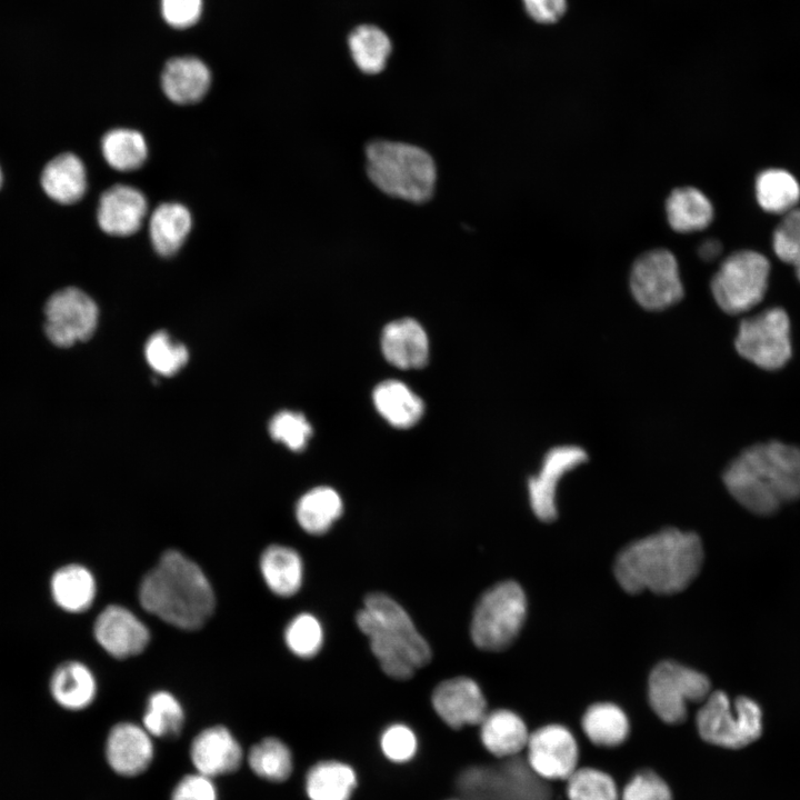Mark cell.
I'll list each match as a JSON object with an SVG mask.
<instances>
[{
    "label": "cell",
    "mask_w": 800,
    "mask_h": 800,
    "mask_svg": "<svg viewBox=\"0 0 800 800\" xmlns=\"http://www.w3.org/2000/svg\"><path fill=\"white\" fill-rule=\"evenodd\" d=\"M146 359L149 366L162 376H172L179 372L187 363L189 353L187 348L164 331L153 333L146 343Z\"/></svg>",
    "instance_id": "39"
},
{
    "label": "cell",
    "mask_w": 800,
    "mask_h": 800,
    "mask_svg": "<svg viewBox=\"0 0 800 800\" xmlns=\"http://www.w3.org/2000/svg\"><path fill=\"white\" fill-rule=\"evenodd\" d=\"M581 727L590 742L601 748L621 746L630 732L623 710L608 702L589 707L581 719Z\"/></svg>",
    "instance_id": "31"
},
{
    "label": "cell",
    "mask_w": 800,
    "mask_h": 800,
    "mask_svg": "<svg viewBox=\"0 0 800 800\" xmlns=\"http://www.w3.org/2000/svg\"><path fill=\"white\" fill-rule=\"evenodd\" d=\"M380 747L384 757L390 761L406 762L414 757L418 740L409 727L394 723L382 732Z\"/></svg>",
    "instance_id": "44"
},
{
    "label": "cell",
    "mask_w": 800,
    "mask_h": 800,
    "mask_svg": "<svg viewBox=\"0 0 800 800\" xmlns=\"http://www.w3.org/2000/svg\"><path fill=\"white\" fill-rule=\"evenodd\" d=\"M50 690L59 706L70 711H80L93 702L97 696V681L87 666L78 661H68L53 672Z\"/></svg>",
    "instance_id": "24"
},
{
    "label": "cell",
    "mask_w": 800,
    "mask_h": 800,
    "mask_svg": "<svg viewBox=\"0 0 800 800\" xmlns=\"http://www.w3.org/2000/svg\"><path fill=\"white\" fill-rule=\"evenodd\" d=\"M184 720L183 707L171 692L159 690L150 694L142 723L152 738L178 737L183 729Z\"/></svg>",
    "instance_id": "35"
},
{
    "label": "cell",
    "mask_w": 800,
    "mask_h": 800,
    "mask_svg": "<svg viewBox=\"0 0 800 800\" xmlns=\"http://www.w3.org/2000/svg\"><path fill=\"white\" fill-rule=\"evenodd\" d=\"M431 703L441 720L452 729L480 724L488 713L480 687L467 677L439 683L432 692Z\"/></svg>",
    "instance_id": "17"
},
{
    "label": "cell",
    "mask_w": 800,
    "mask_h": 800,
    "mask_svg": "<svg viewBox=\"0 0 800 800\" xmlns=\"http://www.w3.org/2000/svg\"><path fill=\"white\" fill-rule=\"evenodd\" d=\"M164 20L174 28H188L197 22L202 0H161Z\"/></svg>",
    "instance_id": "46"
},
{
    "label": "cell",
    "mask_w": 800,
    "mask_h": 800,
    "mask_svg": "<svg viewBox=\"0 0 800 800\" xmlns=\"http://www.w3.org/2000/svg\"><path fill=\"white\" fill-rule=\"evenodd\" d=\"M769 272L770 263L764 256L750 250L732 253L711 280L717 304L729 314L752 309L766 294Z\"/></svg>",
    "instance_id": "8"
},
{
    "label": "cell",
    "mask_w": 800,
    "mask_h": 800,
    "mask_svg": "<svg viewBox=\"0 0 800 800\" xmlns=\"http://www.w3.org/2000/svg\"><path fill=\"white\" fill-rule=\"evenodd\" d=\"M757 199L761 208L771 213L787 214L800 200V187L794 177L782 169L761 172L756 182Z\"/></svg>",
    "instance_id": "34"
},
{
    "label": "cell",
    "mask_w": 800,
    "mask_h": 800,
    "mask_svg": "<svg viewBox=\"0 0 800 800\" xmlns=\"http://www.w3.org/2000/svg\"><path fill=\"white\" fill-rule=\"evenodd\" d=\"M40 181L43 191L52 200L71 204L80 200L86 192V168L76 154L61 153L47 163Z\"/></svg>",
    "instance_id": "23"
},
{
    "label": "cell",
    "mask_w": 800,
    "mask_h": 800,
    "mask_svg": "<svg viewBox=\"0 0 800 800\" xmlns=\"http://www.w3.org/2000/svg\"><path fill=\"white\" fill-rule=\"evenodd\" d=\"M44 333L59 348L89 340L98 326L99 310L93 299L76 287L52 293L44 304Z\"/></svg>",
    "instance_id": "12"
},
{
    "label": "cell",
    "mask_w": 800,
    "mask_h": 800,
    "mask_svg": "<svg viewBox=\"0 0 800 800\" xmlns=\"http://www.w3.org/2000/svg\"><path fill=\"white\" fill-rule=\"evenodd\" d=\"M289 650L300 658H312L321 649L323 630L320 621L310 613L296 616L284 630Z\"/></svg>",
    "instance_id": "40"
},
{
    "label": "cell",
    "mask_w": 800,
    "mask_h": 800,
    "mask_svg": "<svg viewBox=\"0 0 800 800\" xmlns=\"http://www.w3.org/2000/svg\"><path fill=\"white\" fill-rule=\"evenodd\" d=\"M211 74L208 67L194 57H179L169 60L161 74L166 96L179 104L201 100L209 90Z\"/></svg>",
    "instance_id": "21"
},
{
    "label": "cell",
    "mask_w": 800,
    "mask_h": 800,
    "mask_svg": "<svg viewBox=\"0 0 800 800\" xmlns=\"http://www.w3.org/2000/svg\"><path fill=\"white\" fill-rule=\"evenodd\" d=\"M709 694L710 681L704 674L673 661L659 663L649 677V704L668 724L686 721L688 703L703 701Z\"/></svg>",
    "instance_id": "9"
},
{
    "label": "cell",
    "mask_w": 800,
    "mask_h": 800,
    "mask_svg": "<svg viewBox=\"0 0 800 800\" xmlns=\"http://www.w3.org/2000/svg\"><path fill=\"white\" fill-rule=\"evenodd\" d=\"M722 478L746 509L772 514L800 498V448L776 440L753 444L729 463Z\"/></svg>",
    "instance_id": "2"
},
{
    "label": "cell",
    "mask_w": 800,
    "mask_h": 800,
    "mask_svg": "<svg viewBox=\"0 0 800 800\" xmlns=\"http://www.w3.org/2000/svg\"><path fill=\"white\" fill-rule=\"evenodd\" d=\"M449 800H458V799H449Z\"/></svg>",
    "instance_id": "50"
},
{
    "label": "cell",
    "mask_w": 800,
    "mask_h": 800,
    "mask_svg": "<svg viewBox=\"0 0 800 800\" xmlns=\"http://www.w3.org/2000/svg\"><path fill=\"white\" fill-rule=\"evenodd\" d=\"M366 159L369 179L388 196L414 203L432 197L437 171L426 150L404 142L374 140L366 148Z\"/></svg>",
    "instance_id": "5"
},
{
    "label": "cell",
    "mask_w": 800,
    "mask_h": 800,
    "mask_svg": "<svg viewBox=\"0 0 800 800\" xmlns=\"http://www.w3.org/2000/svg\"><path fill=\"white\" fill-rule=\"evenodd\" d=\"M357 782V774L350 766L324 760L308 770L304 789L309 800H350Z\"/></svg>",
    "instance_id": "28"
},
{
    "label": "cell",
    "mask_w": 800,
    "mask_h": 800,
    "mask_svg": "<svg viewBox=\"0 0 800 800\" xmlns=\"http://www.w3.org/2000/svg\"><path fill=\"white\" fill-rule=\"evenodd\" d=\"M191 214L180 203H162L151 216L149 233L156 251L164 257L176 253L191 229Z\"/></svg>",
    "instance_id": "30"
},
{
    "label": "cell",
    "mask_w": 800,
    "mask_h": 800,
    "mask_svg": "<svg viewBox=\"0 0 800 800\" xmlns=\"http://www.w3.org/2000/svg\"><path fill=\"white\" fill-rule=\"evenodd\" d=\"M526 750L529 768L543 780L566 781L578 769L577 740L561 724H547L530 733Z\"/></svg>",
    "instance_id": "13"
},
{
    "label": "cell",
    "mask_w": 800,
    "mask_h": 800,
    "mask_svg": "<svg viewBox=\"0 0 800 800\" xmlns=\"http://www.w3.org/2000/svg\"><path fill=\"white\" fill-rule=\"evenodd\" d=\"M341 513V498L329 487L311 489L299 499L296 507L299 526L310 534L326 533Z\"/></svg>",
    "instance_id": "32"
},
{
    "label": "cell",
    "mask_w": 800,
    "mask_h": 800,
    "mask_svg": "<svg viewBox=\"0 0 800 800\" xmlns=\"http://www.w3.org/2000/svg\"><path fill=\"white\" fill-rule=\"evenodd\" d=\"M138 596L146 611L183 630L201 628L216 606L213 589L202 569L172 549L143 577Z\"/></svg>",
    "instance_id": "3"
},
{
    "label": "cell",
    "mask_w": 800,
    "mask_h": 800,
    "mask_svg": "<svg viewBox=\"0 0 800 800\" xmlns=\"http://www.w3.org/2000/svg\"><path fill=\"white\" fill-rule=\"evenodd\" d=\"M773 249L779 259L794 268L800 281V209L787 213L777 227Z\"/></svg>",
    "instance_id": "42"
},
{
    "label": "cell",
    "mask_w": 800,
    "mask_h": 800,
    "mask_svg": "<svg viewBox=\"0 0 800 800\" xmlns=\"http://www.w3.org/2000/svg\"><path fill=\"white\" fill-rule=\"evenodd\" d=\"M527 13L539 23L557 22L566 12V0H522Z\"/></svg>",
    "instance_id": "47"
},
{
    "label": "cell",
    "mask_w": 800,
    "mask_h": 800,
    "mask_svg": "<svg viewBox=\"0 0 800 800\" xmlns=\"http://www.w3.org/2000/svg\"><path fill=\"white\" fill-rule=\"evenodd\" d=\"M620 800H673L667 781L653 770L633 774L620 792Z\"/></svg>",
    "instance_id": "43"
},
{
    "label": "cell",
    "mask_w": 800,
    "mask_h": 800,
    "mask_svg": "<svg viewBox=\"0 0 800 800\" xmlns=\"http://www.w3.org/2000/svg\"><path fill=\"white\" fill-rule=\"evenodd\" d=\"M189 756L194 771L212 779L236 772L244 758L238 739L221 724L201 730L191 741Z\"/></svg>",
    "instance_id": "18"
},
{
    "label": "cell",
    "mask_w": 800,
    "mask_h": 800,
    "mask_svg": "<svg viewBox=\"0 0 800 800\" xmlns=\"http://www.w3.org/2000/svg\"><path fill=\"white\" fill-rule=\"evenodd\" d=\"M270 436L293 451H301L312 433L304 416L293 411L277 413L269 423Z\"/></svg>",
    "instance_id": "41"
},
{
    "label": "cell",
    "mask_w": 800,
    "mask_h": 800,
    "mask_svg": "<svg viewBox=\"0 0 800 800\" xmlns=\"http://www.w3.org/2000/svg\"><path fill=\"white\" fill-rule=\"evenodd\" d=\"M247 761L258 778L269 782H283L293 770L290 748L276 737H267L254 743L247 754Z\"/></svg>",
    "instance_id": "33"
},
{
    "label": "cell",
    "mask_w": 800,
    "mask_h": 800,
    "mask_svg": "<svg viewBox=\"0 0 800 800\" xmlns=\"http://www.w3.org/2000/svg\"><path fill=\"white\" fill-rule=\"evenodd\" d=\"M104 757L114 773L126 778L140 776L149 769L154 758L152 737L143 726L118 722L107 736Z\"/></svg>",
    "instance_id": "16"
},
{
    "label": "cell",
    "mask_w": 800,
    "mask_h": 800,
    "mask_svg": "<svg viewBox=\"0 0 800 800\" xmlns=\"http://www.w3.org/2000/svg\"><path fill=\"white\" fill-rule=\"evenodd\" d=\"M170 800H219V793L212 778L194 771L176 783Z\"/></svg>",
    "instance_id": "45"
},
{
    "label": "cell",
    "mask_w": 800,
    "mask_h": 800,
    "mask_svg": "<svg viewBox=\"0 0 800 800\" xmlns=\"http://www.w3.org/2000/svg\"><path fill=\"white\" fill-rule=\"evenodd\" d=\"M148 203L143 193L130 186L117 184L104 191L99 200L98 223L111 236H130L139 230Z\"/></svg>",
    "instance_id": "19"
},
{
    "label": "cell",
    "mask_w": 800,
    "mask_h": 800,
    "mask_svg": "<svg viewBox=\"0 0 800 800\" xmlns=\"http://www.w3.org/2000/svg\"><path fill=\"white\" fill-rule=\"evenodd\" d=\"M102 154L110 167L119 171L140 168L147 159L148 148L143 136L132 129H113L101 141Z\"/></svg>",
    "instance_id": "37"
},
{
    "label": "cell",
    "mask_w": 800,
    "mask_h": 800,
    "mask_svg": "<svg viewBox=\"0 0 800 800\" xmlns=\"http://www.w3.org/2000/svg\"><path fill=\"white\" fill-rule=\"evenodd\" d=\"M381 348L386 359L401 369H417L428 361L427 333L413 319H400L386 326Z\"/></svg>",
    "instance_id": "20"
},
{
    "label": "cell",
    "mask_w": 800,
    "mask_h": 800,
    "mask_svg": "<svg viewBox=\"0 0 800 800\" xmlns=\"http://www.w3.org/2000/svg\"><path fill=\"white\" fill-rule=\"evenodd\" d=\"M666 214L668 223L674 231L689 233L700 231L711 223L713 207L709 198L698 188L679 187L667 198Z\"/></svg>",
    "instance_id": "26"
},
{
    "label": "cell",
    "mask_w": 800,
    "mask_h": 800,
    "mask_svg": "<svg viewBox=\"0 0 800 800\" xmlns=\"http://www.w3.org/2000/svg\"><path fill=\"white\" fill-rule=\"evenodd\" d=\"M1 182H2V173H1V169H0V186H1Z\"/></svg>",
    "instance_id": "49"
},
{
    "label": "cell",
    "mask_w": 800,
    "mask_h": 800,
    "mask_svg": "<svg viewBox=\"0 0 800 800\" xmlns=\"http://www.w3.org/2000/svg\"><path fill=\"white\" fill-rule=\"evenodd\" d=\"M702 559L697 534L669 528L624 548L617 558L614 573L629 593L650 590L670 594L688 587L698 574Z\"/></svg>",
    "instance_id": "1"
},
{
    "label": "cell",
    "mask_w": 800,
    "mask_h": 800,
    "mask_svg": "<svg viewBox=\"0 0 800 800\" xmlns=\"http://www.w3.org/2000/svg\"><path fill=\"white\" fill-rule=\"evenodd\" d=\"M722 247L717 239H707L698 248L699 257L706 261H712L721 253Z\"/></svg>",
    "instance_id": "48"
},
{
    "label": "cell",
    "mask_w": 800,
    "mask_h": 800,
    "mask_svg": "<svg viewBox=\"0 0 800 800\" xmlns=\"http://www.w3.org/2000/svg\"><path fill=\"white\" fill-rule=\"evenodd\" d=\"M351 57L364 73L383 70L391 52V42L384 31L376 26H359L348 39Z\"/></svg>",
    "instance_id": "36"
},
{
    "label": "cell",
    "mask_w": 800,
    "mask_h": 800,
    "mask_svg": "<svg viewBox=\"0 0 800 800\" xmlns=\"http://www.w3.org/2000/svg\"><path fill=\"white\" fill-rule=\"evenodd\" d=\"M566 794L568 800H620L612 776L593 767L578 768L566 780Z\"/></svg>",
    "instance_id": "38"
},
{
    "label": "cell",
    "mask_w": 800,
    "mask_h": 800,
    "mask_svg": "<svg viewBox=\"0 0 800 800\" xmlns=\"http://www.w3.org/2000/svg\"><path fill=\"white\" fill-rule=\"evenodd\" d=\"M358 628L369 638L381 669L397 680H408L429 663L431 650L407 611L391 597L374 592L356 616Z\"/></svg>",
    "instance_id": "4"
},
{
    "label": "cell",
    "mask_w": 800,
    "mask_h": 800,
    "mask_svg": "<svg viewBox=\"0 0 800 800\" xmlns=\"http://www.w3.org/2000/svg\"><path fill=\"white\" fill-rule=\"evenodd\" d=\"M373 402L379 413L393 427L409 428L416 424L423 413L422 400L404 383L387 380L373 391Z\"/></svg>",
    "instance_id": "29"
},
{
    "label": "cell",
    "mask_w": 800,
    "mask_h": 800,
    "mask_svg": "<svg viewBox=\"0 0 800 800\" xmlns=\"http://www.w3.org/2000/svg\"><path fill=\"white\" fill-rule=\"evenodd\" d=\"M93 634L100 647L118 659L141 653L150 641V632L143 621L119 604H110L100 612L93 624Z\"/></svg>",
    "instance_id": "15"
},
{
    "label": "cell",
    "mask_w": 800,
    "mask_h": 800,
    "mask_svg": "<svg viewBox=\"0 0 800 800\" xmlns=\"http://www.w3.org/2000/svg\"><path fill=\"white\" fill-rule=\"evenodd\" d=\"M696 724L700 738L707 743L740 749L761 736L762 711L748 697L731 701L724 692L714 691L703 700Z\"/></svg>",
    "instance_id": "6"
},
{
    "label": "cell",
    "mask_w": 800,
    "mask_h": 800,
    "mask_svg": "<svg viewBox=\"0 0 800 800\" xmlns=\"http://www.w3.org/2000/svg\"><path fill=\"white\" fill-rule=\"evenodd\" d=\"M50 587L56 603L74 613L89 609L97 593V583L91 571L74 563L58 569L51 578Z\"/></svg>",
    "instance_id": "27"
},
{
    "label": "cell",
    "mask_w": 800,
    "mask_h": 800,
    "mask_svg": "<svg viewBox=\"0 0 800 800\" xmlns=\"http://www.w3.org/2000/svg\"><path fill=\"white\" fill-rule=\"evenodd\" d=\"M587 460L586 450L574 444L557 446L544 454L538 473L528 481L529 501L537 518L544 522L557 518L556 493L561 479Z\"/></svg>",
    "instance_id": "14"
},
{
    "label": "cell",
    "mask_w": 800,
    "mask_h": 800,
    "mask_svg": "<svg viewBox=\"0 0 800 800\" xmlns=\"http://www.w3.org/2000/svg\"><path fill=\"white\" fill-rule=\"evenodd\" d=\"M734 347L741 357L761 369H781L792 354L787 312L770 308L744 319L739 326Z\"/></svg>",
    "instance_id": "10"
},
{
    "label": "cell",
    "mask_w": 800,
    "mask_h": 800,
    "mask_svg": "<svg viewBox=\"0 0 800 800\" xmlns=\"http://www.w3.org/2000/svg\"><path fill=\"white\" fill-rule=\"evenodd\" d=\"M526 613V596L517 582L493 586L474 608L470 628L473 643L487 651L506 649L521 630Z\"/></svg>",
    "instance_id": "7"
},
{
    "label": "cell",
    "mask_w": 800,
    "mask_h": 800,
    "mask_svg": "<svg viewBox=\"0 0 800 800\" xmlns=\"http://www.w3.org/2000/svg\"><path fill=\"white\" fill-rule=\"evenodd\" d=\"M260 572L267 587L279 597L296 594L302 584L303 563L292 548L272 544L260 557Z\"/></svg>",
    "instance_id": "25"
},
{
    "label": "cell",
    "mask_w": 800,
    "mask_h": 800,
    "mask_svg": "<svg viewBox=\"0 0 800 800\" xmlns=\"http://www.w3.org/2000/svg\"><path fill=\"white\" fill-rule=\"evenodd\" d=\"M629 284L634 300L649 311L667 309L684 294L677 258L664 248L646 251L636 259Z\"/></svg>",
    "instance_id": "11"
},
{
    "label": "cell",
    "mask_w": 800,
    "mask_h": 800,
    "mask_svg": "<svg viewBox=\"0 0 800 800\" xmlns=\"http://www.w3.org/2000/svg\"><path fill=\"white\" fill-rule=\"evenodd\" d=\"M529 731L516 712L498 709L488 712L480 723V739L486 750L497 758H508L526 749Z\"/></svg>",
    "instance_id": "22"
}]
</instances>
